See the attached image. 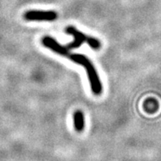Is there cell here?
Masks as SVG:
<instances>
[{
  "label": "cell",
  "mask_w": 161,
  "mask_h": 161,
  "mask_svg": "<svg viewBox=\"0 0 161 161\" xmlns=\"http://www.w3.org/2000/svg\"><path fill=\"white\" fill-rule=\"evenodd\" d=\"M65 32L67 34L72 36L73 38H74V40L72 42H71L70 44H68L67 45V48L68 49H73L78 48L84 42H87V40L89 39V36H86L85 34H83L82 32L79 31L77 29H76L73 26H68V27L66 28Z\"/></svg>",
  "instance_id": "277c9868"
},
{
  "label": "cell",
  "mask_w": 161,
  "mask_h": 161,
  "mask_svg": "<svg viewBox=\"0 0 161 161\" xmlns=\"http://www.w3.org/2000/svg\"><path fill=\"white\" fill-rule=\"evenodd\" d=\"M42 44L46 48L51 49L54 53H58L59 55L66 58H68V56L70 55V52H69L70 49H68L67 47L64 46V45H60L57 40L50 37V36H45L42 39Z\"/></svg>",
  "instance_id": "3957f363"
},
{
  "label": "cell",
  "mask_w": 161,
  "mask_h": 161,
  "mask_svg": "<svg viewBox=\"0 0 161 161\" xmlns=\"http://www.w3.org/2000/svg\"><path fill=\"white\" fill-rule=\"evenodd\" d=\"M73 123L75 129L77 131H81L85 127V120L84 115L81 111H76L73 114Z\"/></svg>",
  "instance_id": "5b68a950"
},
{
  "label": "cell",
  "mask_w": 161,
  "mask_h": 161,
  "mask_svg": "<svg viewBox=\"0 0 161 161\" xmlns=\"http://www.w3.org/2000/svg\"><path fill=\"white\" fill-rule=\"evenodd\" d=\"M86 43L93 49H99L100 48V45H100V42L97 39L94 38V37H91V36H89V39H88Z\"/></svg>",
  "instance_id": "8992f818"
},
{
  "label": "cell",
  "mask_w": 161,
  "mask_h": 161,
  "mask_svg": "<svg viewBox=\"0 0 161 161\" xmlns=\"http://www.w3.org/2000/svg\"><path fill=\"white\" fill-rule=\"evenodd\" d=\"M68 58L72 60V61L75 62L76 64H80V65L83 66L85 68L86 71L87 76H88V79H89L91 91L96 96L100 95L102 93V89H103L101 80H100L99 75L96 72V68L94 67V65L90 61L89 58L86 57L85 55L78 54V53H75V54L70 53V55L68 56Z\"/></svg>",
  "instance_id": "6da1fadb"
},
{
  "label": "cell",
  "mask_w": 161,
  "mask_h": 161,
  "mask_svg": "<svg viewBox=\"0 0 161 161\" xmlns=\"http://www.w3.org/2000/svg\"><path fill=\"white\" fill-rule=\"evenodd\" d=\"M58 13L54 11L31 10L24 14V18L27 21H53L57 19Z\"/></svg>",
  "instance_id": "7a4b0ae2"
}]
</instances>
